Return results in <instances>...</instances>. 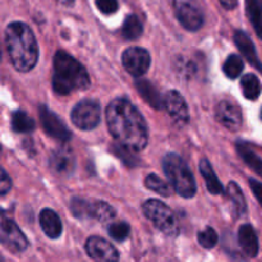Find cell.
Instances as JSON below:
<instances>
[{
  "mask_svg": "<svg viewBox=\"0 0 262 262\" xmlns=\"http://www.w3.org/2000/svg\"><path fill=\"white\" fill-rule=\"evenodd\" d=\"M109 132L122 145L133 151H141L147 146L148 130L143 115L135 105L125 99H115L106 109Z\"/></svg>",
  "mask_w": 262,
  "mask_h": 262,
  "instance_id": "1",
  "label": "cell"
},
{
  "mask_svg": "<svg viewBox=\"0 0 262 262\" xmlns=\"http://www.w3.org/2000/svg\"><path fill=\"white\" fill-rule=\"evenodd\" d=\"M5 45L14 68L30 72L38 59L37 41L32 30L23 22H13L5 30Z\"/></svg>",
  "mask_w": 262,
  "mask_h": 262,
  "instance_id": "2",
  "label": "cell"
},
{
  "mask_svg": "<svg viewBox=\"0 0 262 262\" xmlns=\"http://www.w3.org/2000/svg\"><path fill=\"white\" fill-rule=\"evenodd\" d=\"M90 77L86 69L73 56L59 50L54 56V91L58 95H68L73 91L87 90Z\"/></svg>",
  "mask_w": 262,
  "mask_h": 262,
  "instance_id": "3",
  "label": "cell"
},
{
  "mask_svg": "<svg viewBox=\"0 0 262 262\" xmlns=\"http://www.w3.org/2000/svg\"><path fill=\"white\" fill-rule=\"evenodd\" d=\"M164 171L179 196L192 199L196 194V181L186 161L177 154H168L163 159Z\"/></svg>",
  "mask_w": 262,
  "mask_h": 262,
  "instance_id": "4",
  "label": "cell"
},
{
  "mask_svg": "<svg viewBox=\"0 0 262 262\" xmlns=\"http://www.w3.org/2000/svg\"><path fill=\"white\" fill-rule=\"evenodd\" d=\"M142 210L145 216L158 228L160 232L169 237H174L178 234V222L176 215L164 202L159 200H147L142 205Z\"/></svg>",
  "mask_w": 262,
  "mask_h": 262,
  "instance_id": "5",
  "label": "cell"
},
{
  "mask_svg": "<svg viewBox=\"0 0 262 262\" xmlns=\"http://www.w3.org/2000/svg\"><path fill=\"white\" fill-rule=\"evenodd\" d=\"M0 245L13 252H22L28 247L26 235L3 209H0Z\"/></svg>",
  "mask_w": 262,
  "mask_h": 262,
  "instance_id": "6",
  "label": "cell"
},
{
  "mask_svg": "<svg viewBox=\"0 0 262 262\" xmlns=\"http://www.w3.org/2000/svg\"><path fill=\"white\" fill-rule=\"evenodd\" d=\"M72 122L76 127L83 130H90L96 127L101 118V109L97 101L94 100H83L78 102L72 110Z\"/></svg>",
  "mask_w": 262,
  "mask_h": 262,
  "instance_id": "7",
  "label": "cell"
},
{
  "mask_svg": "<svg viewBox=\"0 0 262 262\" xmlns=\"http://www.w3.org/2000/svg\"><path fill=\"white\" fill-rule=\"evenodd\" d=\"M174 9L181 25L187 30L197 31L204 25V14L199 5L192 0H176Z\"/></svg>",
  "mask_w": 262,
  "mask_h": 262,
  "instance_id": "8",
  "label": "cell"
},
{
  "mask_svg": "<svg viewBox=\"0 0 262 262\" xmlns=\"http://www.w3.org/2000/svg\"><path fill=\"white\" fill-rule=\"evenodd\" d=\"M38 115H40V122L43 130H45L50 137L55 138V140L58 141H61V142H67L68 140H71L72 133L69 132L68 127H67V125L64 124L63 120H61L55 113L51 112L48 106L41 105V106L38 107Z\"/></svg>",
  "mask_w": 262,
  "mask_h": 262,
  "instance_id": "9",
  "label": "cell"
},
{
  "mask_svg": "<svg viewBox=\"0 0 262 262\" xmlns=\"http://www.w3.org/2000/svg\"><path fill=\"white\" fill-rule=\"evenodd\" d=\"M122 63L128 73L135 77H142L151 64L150 54L142 48H129L123 53Z\"/></svg>",
  "mask_w": 262,
  "mask_h": 262,
  "instance_id": "10",
  "label": "cell"
},
{
  "mask_svg": "<svg viewBox=\"0 0 262 262\" xmlns=\"http://www.w3.org/2000/svg\"><path fill=\"white\" fill-rule=\"evenodd\" d=\"M87 255L95 261L114 262L119 260V253L117 248L107 241L100 237H91L86 242Z\"/></svg>",
  "mask_w": 262,
  "mask_h": 262,
  "instance_id": "11",
  "label": "cell"
},
{
  "mask_svg": "<svg viewBox=\"0 0 262 262\" xmlns=\"http://www.w3.org/2000/svg\"><path fill=\"white\" fill-rule=\"evenodd\" d=\"M215 115L217 122L229 130H238L242 125V112L237 104L229 100H223L219 102L215 110Z\"/></svg>",
  "mask_w": 262,
  "mask_h": 262,
  "instance_id": "12",
  "label": "cell"
},
{
  "mask_svg": "<svg viewBox=\"0 0 262 262\" xmlns=\"http://www.w3.org/2000/svg\"><path fill=\"white\" fill-rule=\"evenodd\" d=\"M164 107L174 119V122L179 124H186L189 119L188 105L184 97L178 91H168L164 96Z\"/></svg>",
  "mask_w": 262,
  "mask_h": 262,
  "instance_id": "13",
  "label": "cell"
},
{
  "mask_svg": "<svg viewBox=\"0 0 262 262\" xmlns=\"http://www.w3.org/2000/svg\"><path fill=\"white\" fill-rule=\"evenodd\" d=\"M50 168L59 176H71L76 169V158L71 148H56L50 156Z\"/></svg>",
  "mask_w": 262,
  "mask_h": 262,
  "instance_id": "14",
  "label": "cell"
},
{
  "mask_svg": "<svg viewBox=\"0 0 262 262\" xmlns=\"http://www.w3.org/2000/svg\"><path fill=\"white\" fill-rule=\"evenodd\" d=\"M234 42L235 45H237V48L239 49L241 53H242V55L247 59L248 63H250L251 66L255 67L256 69H258V71L262 72V64L260 59H258L255 45H253L250 36H248L247 33L243 32V31H235Z\"/></svg>",
  "mask_w": 262,
  "mask_h": 262,
  "instance_id": "15",
  "label": "cell"
},
{
  "mask_svg": "<svg viewBox=\"0 0 262 262\" xmlns=\"http://www.w3.org/2000/svg\"><path fill=\"white\" fill-rule=\"evenodd\" d=\"M238 242H239L243 253L247 257L253 258L257 256L258 238L255 229L252 228V225L245 224L239 228V232H238Z\"/></svg>",
  "mask_w": 262,
  "mask_h": 262,
  "instance_id": "16",
  "label": "cell"
},
{
  "mask_svg": "<svg viewBox=\"0 0 262 262\" xmlns=\"http://www.w3.org/2000/svg\"><path fill=\"white\" fill-rule=\"evenodd\" d=\"M40 225L45 234L49 238H56L60 237L61 230H63V225H61L60 217L58 216L54 210L51 209H43L40 214Z\"/></svg>",
  "mask_w": 262,
  "mask_h": 262,
  "instance_id": "17",
  "label": "cell"
},
{
  "mask_svg": "<svg viewBox=\"0 0 262 262\" xmlns=\"http://www.w3.org/2000/svg\"><path fill=\"white\" fill-rule=\"evenodd\" d=\"M136 87H137L138 94L154 109L159 110L164 106V99L160 96L159 91L155 89V86L151 82L146 81V79H138L136 82Z\"/></svg>",
  "mask_w": 262,
  "mask_h": 262,
  "instance_id": "18",
  "label": "cell"
},
{
  "mask_svg": "<svg viewBox=\"0 0 262 262\" xmlns=\"http://www.w3.org/2000/svg\"><path fill=\"white\" fill-rule=\"evenodd\" d=\"M200 170H201L202 177H204L205 181H206V186L210 193L220 194L224 192V187L220 183L219 178L216 177L215 171L212 170L211 164L209 163L207 159H202V160L200 161Z\"/></svg>",
  "mask_w": 262,
  "mask_h": 262,
  "instance_id": "19",
  "label": "cell"
},
{
  "mask_svg": "<svg viewBox=\"0 0 262 262\" xmlns=\"http://www.w3.org/2000/svg\"><path fill=\"white\" fill-rule=\"evenodd\" d=\"M227 193L232 204L233 211H234L235 216H242L247 211V202H246L245 194H243L242 189L239 188L237 183L230 182L227 187Z\"/></svg>",
  "mask_w": 262,
  "mask_h": 262,
  "instance_id": "20",
  "label": "cell"
},
{
  "mask_svg": "<svg viewBox=\"0 0 262 262\" xmlns=\"http://www.w3.org/2000/svg\"><path fill=\"white\" fill-rule=\"evenodd\" d=\"M237 151L239 154V156L242 158V160L255 171L256 174L262 177V159L247 143L245 142H238L237 143Z\"/></svg>",
  "mask_w": 262,
  "mask_h": 262,
  "instance_id": "21",
  "label": "cell"
},
{
  "mask_svg": "<svg viewBox=\"0 0 262 262\" xmlns=\"http://www.w3.org/2000/svg\"><path fill=\"white\" fill-rule=\"evenodd\" d=\"M246 10L256 33L262 38V0H246Z\"/></svg>",
  "mask_w": 262,
  "mask_h": 262,
  "instance_id": "22",
  "label": "cell"
},
{
  "mask_svg": "<svg viewBox=\"0 0 262 262\" xmlns=\"http://www.w3.org/2000/svg\"><path fill=\"white\" fill-rule=\"evenodd\" d=\"M241 86H242L243 95L248 100H257L261 95L262 84L260 79L255 74H246L241 79Z\"/></svg>",
  "mask_w": 262,
  "mask_h": 262,
  "instance_id": "23",
  "label": "cell"
},
{
  "mask_svg": "<svg viewBox=\"0 0 262 262\" xmlns=\"http://www.w3.org/2000/svg\"><path fill=\"white\" fill-rule=\"evenodd\" d=\"M12 128L17 133H30L35 129V122L27 113L18 110L12 115Z\"/></svg>",
  "mask_w": 262,
  "mask_h": 262,
  "instance_id": "24",
  "label": "cell"
},
{
  "mask_svg": "<svg viewBox=\"0 0 262 262\" xmlns=\"http://www.w3.org/2000/svg\"><path fill=\"white\" fill-rule=\"evenodd\" d=\"M143 32V27L137 15L130 14L125 18L122 27V33L127 40H137Z\"/></svg>",
  "mask_w": 262,
  "mask_h": 262,
  "instance_id": "25",
  "label": "cell"
},
{
  "mask_svg": "<svg viewBox=\"0 0 262 262\" xmlns=\"http://www.w3.org/2000/svg\"><path fill=\"white\" fill-rule=\"evenodd\" d=\"M115 216V210L104 201H91V219L109 222Z\"/></svg>",
  "mask_w": 262,
  "mask_h": 262,
  "instance_id": "26",
  "label": "cell"
},
{
  "mask_svg": "<svg viewBox=\"0 0 262 262\" xmlns=\"http://www.w3.org/2000/svg\"><path fill=\"white\" fill-rule=\"evenodd\" d=\"M145 184L148 189L155 191L156 193L161 194V196L169 197L171 196V193H173V189H171V187L169 186V183H166L165 181H163V179H161L160 177L156 176V174H150V176H147V178H146L145 181Z\"/></svg>",
  "mask_w": 262,
  "mask_h": 262,
  "instance_id": "27",
  "label": "cell"
},
{
  "mask_svg": "<svg viewBox=\"0 0 262 262\" xmlns=\"http://www.w3.org/2000/svg\"><path fill=\"white\" fill-rule=\"evenodd\" d=\"M71 210L74 216L78 219H91V201L74 197L71 201Z\"/></svg>",
  "mask_w": 262,
  "mask_h": 262,
  "instance_id": "28",
  "label": "cell"
},
{
  "mask_svg": "<svg viewBox=\"0 0 262 262\" xmlns=\"http://www.w3.org/2000/svg\"><path fill=\"white\" fill-rule=\"evenodd\" d=\"M223 71L230 79L237 78V77L241 76L243 71V60L239 56L235 55V54L229 55V58L225 60L224 66H223Z\"/></svg>",
  "mask_w": 262,
  "mask_h": 262,
  "instance_id": "29",
  "label": "cell"
},
{
  "mask_svg": "<svg viewBox=\"0 0 262 262\" xmlns=\"http://www.w3.org/2000/svg\"><path fill=\"white\" fill-rule=\"evenodd\" d=\"M112 150L118 158L122 159L123 163H124L125 165L137 166L138 164H140L138 158H136V156L133 155V150H130V148L127 147V146L122 145V143H118V145L115 143V145H113Z\"/></svg>",
  "mask_w": 262,
  "mask_h": 262,
  "instance_id": "30",
  "label": "cell"
},
{
  "mask_svg": "<svg viewBox=\"0 0 262 262\" xmlns=\"http://www.w3.org/2000/svg\"><path fill=\"white\" fill-rule=\"evenodd\" d=\"M130 228L127 223L119 222V223H113L109 228V234L113 239L118 241V242H122L125 238L129 235Z\"/></svg>",
  "mask_w": 262,
  "mask_h": 262,
  "instance_id": "31",
  "label": "cell"
},
{
  "mask_svg": "<svg viewBox=\"0 0 262 262\" xmlns=\"http://www.w3.org/2000/svg\"><path fill=\"white\" fill-rule=\"evenodd\" d=\"M199 242L202 247L212 248L217 243V234L215 229L207 227L199 233Z\"/></svg>",
  "mask_w": 262,
  "mask_h": 262,
  "instance_id": "32",
  "label": "cell"
},
{
  "mask_svg": "<svg viewBox=\"0 0 262 262\" xmlns=\"http://www.w3.org/2000/svg\"><path fill=\"white\" fill-rule=\"evenodd\" d=\"M96 7L99 8L100 12L109 15L117 12L119 4H118V0H96Z\"/></svg>",
  "mask_w": 262,
  "mask_h": 262,
  "instance_id": "33",
  "label": "cell"
},
{
  "mask_svg": "<svg viewBox=\"0 0 262 262\" xmlns=\"http://www.w3.org/2000/svg\"><path fill=\"white\" fill-rule=\"evenodd\" d=\"M12 188V179L8 176L7 171L0 166V194H5Z\"/></svg>",
  "mask_w": 262,
  "mask_h": 262,
  "instance_id": "34",
  "label": "cell"
},
{
  "mask_svg": "<svg viewBox=\"0 0 262 262\" xmlns=\"http://www.w3.org/2000/svg\"><path fill=\"white\" fill-rule=\"evenodd\" d=\"M250 187H251V189H252L255 197L258 200V202H260V205L262 206V183L261 182L256 181V179L251 178L250 179Z\"/></svg>",
  "mask_w": 262,
  "mask_h": 262,
  "instance_id": "35",
  "label": "cell"
},
{
  "mask_svg": "<svg viewBox=\"0 0 262 262\" xmlns=\"http://www.w3.org/2000/svg\"><path fill=\"white\" fill-rule=\"evenodd\" d=\"M219 2L225 9H234L238 4V0H219Z\"/></svg>",
  "mask_w": 262,
  "mask_h": 262,
  "instance_id": "36",
  "label": "cell"
},
{
  "mask_svg": "<svg viewBox=\"0 0 262 262\" xmlns=\"http://www.w3.org/2000/svg\"><path fill=\"white\" fill-rule=\"evenodd\" d=\"M56 2H59L63 5H72L74 3V0H56Z\"/></svg>",
  "mask_w": 262,
  "mask_h": 262,
  "instance_id": "37",
  "label": "cell"
},
{
  "mask_svg": "<svg viewBox=\"0 0 262 262\" xmlns=\"http://www.w3.org/2000/svg\"><path fill=\"white\" fill-rule=\"evenodd\" d=\"M0 58H2V50H0Z\"/></svg>",
  "mask_w": 262,
  "mask_h": 262,
  "instance_id": "38",
  "label": "cell"
},
{
  "mask_svg": "<svg viewBox=\"0 0 262 262\" xmlns=\"http://www.w3.org/2000/svg\"><path fill=\"white\" fill-rule=\"evenodd\" d=\"M261 119H262V110H261Z\"/></svg>",
  "mask_w": 262,
  "mask_h": 262,
  "instance_id": "39",
  "label": "cell"
},
{
  "mask_svg": "<svg viewBox=\"0 0 262 262\" xmlns=\"http://www.w3.org/2000/svg\"><path fill=\"white\" fill-rule=\"evenodd\" d=\"M0 150H2V146H0Z\"/></svg>",
  "mask_w": 262,
  "mask_h": 262,
  "instance_id": "40",
  "label": "cell"
}]
</instances>
